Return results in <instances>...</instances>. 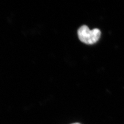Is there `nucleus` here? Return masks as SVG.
<instances>
[{
    "instance_id": "obj_1",
    "label": "nucleus",
    "mask_w": 124,
    "mask_h": 124,
    "mask_svg": "<svg viewBox=\"0 0 124 124\" xmlns=\"http://www.w3.org/2000/svg\"><path fill=\"white\" fill-rule=\"evenodd\" d=\"M78 35L81 41L87 44H93L99 39L101 31L98 29L91 30L88 26L83 25L78 29Z\"/></svg>"
},
{
    "instance_id": "obj_2",
    "label": "nucleus",
    "mask_w": 124,
    "mask_h": 124,
    "mask_svg": "<svg viewBox=\"0 0 124 124\" xmlns=\"http://www.w3.org/2000/svg\"><path fill=\"white\" fill-rule=\"evenodd\" d=\"M80 124V123H73V124Z\"/></svg>"
}]
</instances>
